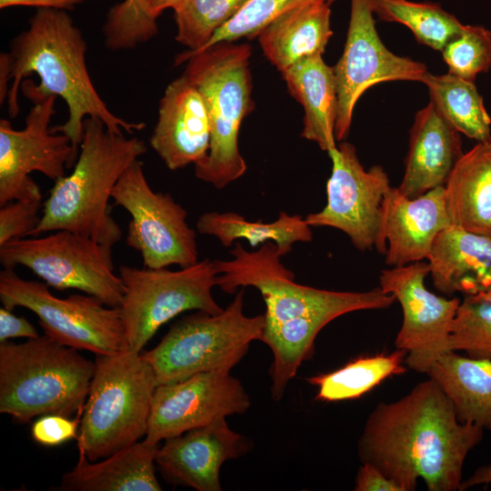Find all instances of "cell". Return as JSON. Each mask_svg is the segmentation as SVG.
<instances>
[{
  "mask_svg": "<svg viewBox=\"0 0 491 491\" xmlns=\"http://www.w3.org/2000/svg\"><path fill=\"white\" fill-rule=\"evenodd\" d=\"M483 436L481 427L458 420L448 396L428 377L401 398L376 406L357 451L362 463L402 491L415 490L419 479L429 491H459L466 459Z\"/></svg>",
  "mask_w": 491,
  "mask_h": 491,
  "instance_id": "cell-1",
  "label": "cell"
},
{
  "mask_svg": "<svg viewBox=\"0 0 491 491\" xmlns=\"http://www.w3.org/2000/svg\"><path fill=\"white\" fill-rule=\"evenodd\" d=\"M86 42L82 31L65 10L38 8L27 29L10 42L8 53L11 85L7 96L11 118L20 113L18 94L33 100L49 95L63 98L68 108L66 121L52 126L71 141L78 155L86 117L104 122L114 132L129 134L145 127L115 115L95 89L86 66Z\"/></svg>",
  "mask_w": 491,
  "mask_h": 491,
  "instance_id": "cell-2",
  "label": "cell"
},
{
  "mask_svg": "<svg viewBox=\"0 0 491 491\" xmlns=\"http://www.w3.org/2000/svg\"><path fill=\"white\" fill-rule=\"evenodd\" d=\"M146 150L143 140L86 117L74 169L55 181L30 236L67 230L113 247L122 239V230L111 215L109 199L125 169Z\"/></svg>",
  "mask_w": 491,
  "mask_h": 491,
  "instance_id": "cell-3",
  "label": "cell"
},
{
  "mask_svg": "<svg viewBox=\"0 0 491 491\" xmlns=\"http://www.w3.org/2000/svg\"><path fill=\"white\" fill-rule=\"evenodd\" d=\"M95 362L48 336L0 343V412L20 423L84 408Z\"/></svg>",
  "mask_w": 491,
  "mask_h": 491,
  "instance_id": "cell-4",
  "label": "cell"
},
{
  "mask_svg": "<svg viewBox=\"0 0 491 491\" xmlns=\"http://www.w3.org/2000/svg\"><path fill=\"white\" fill-rule=\"evenodd\" d=\"M251 46L229 42L190 55L183 75L203 96L210 123L208 154L195 176L217 189L240 178L246 164L238 146L244 118L253 110Z\"/></svg>",
  "mask_w": 491,
  "mask_h": 491,
  "instance_id": "cell-5",
  "label": "cell"
},
{
  "mask_svg": "<svg viewBox=\"0 0 491 491\" xmlns=\"http://www.w3.org/2000/svg\"><path fill=\"white\" fill-rule=\"evenodd\" d=\"M233 258L214 260L216 286L232 294L237 288H256L266 304L265 328L302 319L338 316L360 310L386 309L396 300L376 287L364 292L330 291L300 285L281 262L283 255L275 243L263 244L249 252L237 242L230 251Z\"/></svg>",
  "mask_w": 491,
  "mask_h": 491,
  "instance_id": "cell-6",
  "label": "cell"
},
{
  "mask_svg": "<svg viewBox=\"0 0 491 491\" xmlns=\"http://www.w3.org/2000/svg\"><path fill=\"white\" fill-rule=\"evenodd\" d=\"M95 373L84 406L77 447L95 462L146 435L155 390L152 366L142 353L125 350L96 355Z\"/></svg>",
  "mask_w": 491,
  "mask_h": 491,
  "instance_id": "cell-7",
  "label": "cell"
},
{
  "mask_svg": "<svg viewBox=\"0 0 491 491\" xmlns=\"http://www.w3.org/2000/svg\"><path fill=\"white\" fill-rule=\"evenodd\" d=\"M244 287L222 312L197 311L175 323L159 344L142 354L158 385L175 383L202 372L230 371L262 338L265 316L243 312Z\"/></svg>",
  "mask_w": 491,
  "mask_h": 491,
  "instance_id": "cell-8",
  "label": "cell"
},
{
  "mask_svg": "<svg viewBox=\"0 0 491 491\" xmlns=\"http://www.w3.org/2000/svg\"><path fill=\"white\" fill-rule=\"evenodd\" d=\"M217 275L214 260L207 258L176 271L121 266L124 295L119 309L128 349L142 353L156 331L183 312H222L212 295Z\"/></svg>",
  "mask_w": 491,
  "mask_h": 491,
  "instance_id": "cell-9",
  "label": "cell"
},
{
  "mask_svg": "<svg viewBox=\"0 0 491 491\" xmlns=\"http://www.w3.org/2000/svg\"><path fill=\"white\" fill-rule=\"evenodd\" d=\"M0 300L13 310L22 306L35 313L45 335L61 345L95 355L128 350L119 307L105 306L87 294L54 296L45 283L21 278L14 268L0 272Z\"/></svg>",
  "mask_w": 491,
  "mask_h": 491,
  "instance_id": "cell-10",
  "label": "cell"
},
{
  "mask_svg": "<svg viewBox=\"0 0 491 491\" xmlns=\"http://www.w3.org/2000/svg\"><path fill=\"white\" fill-rule=\"evenodd\" d=\"M4 268L23 266L48 286L76 289L105 306L119 307L124 285L115 274L112 247L83 235L58 230L43 236H27L0 246Z\"/></svg>",
  "mask_w": 491,
  "mask_h": 491,
  "instance_id": "cell-11",
  "label": "cell"
},
{
  "mask_svg": "<svg viewBox=\"0 0 491 491\" xmlns=\"http://www.w3.org/2000/svg\"><path fill=\"white\" fill-rule=\"evenodd\" d=\"M111 198L131 215L126 244L140 253L145 267H185L198 261L196 235L186 222V210L169 194L151 188L139 159L120 176Z\"/></svg>",
  "mask_w": 491,
  "mask_h": 491,
  "instance_id": "cell-12",
  "label": "cell"
},
{
  "mask_svg": "<svg viewBox=\"0 0 491 491\" xmlns=\"http://www.w3.org/2000/svg\"><path fill=\"white\" fill-rule=\"evenodd\" d=\"M56 96L33 100L23 129L0 120V206L15 200H39L43 195L30 176L39 172L53 181L65 175L77 155L70 139L52 133L50 123L55 114Z\"/></svg>",
  "mask_w": 491,
  "mask_h": 491,
  "instance_id": "cell-13",
  "label": "cell"
},
{
  "mask_svg": "<svg viewBox=\"0 0 491 491\" xmlns=\"http://www.w3.org/2000/svg\"><path fill=\"white\" fill-rule=\"evenodd\" d=\"M376 0H351L345 48L334 66L338 93L336 140L342 142L350 130L355 106L371 86L387 81L422 82L428 73L425 64L392 53L376 29Z\"/></svg>",
  "mask_w": 491,
  "mask_h": 491,
  "instance_id": "cell-14",
  "label": "cell"
},
{
  "mask_svg": "<svg viewBox=\"0 0 491 491\" xmlns=\"http://www.w3.org/2000/svg\"><path fill=\"white\" fill-rule=\"evenodd\" d=\"M429 275L420 261L384 269L379 276L383 291L395 296L402 307L403 322L395 339L406 352V366L426 374L431 365L450 350V336L460 300L439 296L425 285Z\"/></svg>",
  "mask_w": 491,
  "mask_h": 491,
  "instance_id": "cell-15",
  "label": "cell"
},
{
  "mask_svg": "<svg viewBox=\"0 0 491 491\" xmlns=\"http://www.w3.org/2000/svg\"><path fill=\"white\" fill-rule=\"evenodd\" d=\"M328 155L332 172L326 184V205L305 219L311 227L339 229L361 251L373 249L381 204L391 187L388 175L378 165L366 170L348 142H341Z\"/></svg>",
  "mask_w": 491,
  "mask_h": 491,
  "instance_id": "cell-16",
  "label": "cell"
},
{
  "mask_svg": "<svg viewBox=\"0 0 491 491\" xmlns=\"http://www.w3.org/2000/svg\"><path fill=\"white\" fill-rule=\"evenodd\" d=\"M249 396L230 371L195 374L155 390L145 439L160 441L180 436L228 416L245 413Z\"/></svg>",
  "mask_w": 491,
  "mask_h": 491,
  "instance_id": "cell-17",
  "label": "cell"
},
{
  "mask_svg": "<svg viewBox=\"0 0 491 491\" xmlns=\"http://www.w3.org/2000/svg\"><path fill=\"white\" fill-rule=\"evenodd\" d=\"M450 225L444 185L415 197L391 186L381 204L375 248L390 266L420 262Z\"/></svg>",
  "mask_w": 491,
  "mask_h": 491,
  "instance_id": "cell-18",
  "label": "cell"
},
{
  "mask_svg": "<svg viewBox=\"0 0 491 491\" xmlns=\"http://www.w3.org/2000/svg\"><path fill=\"white\" fill-rule=\"evenodd\" d=\"M249 449L246 437L233 431L225 418L165 440L155 464L169 482L197 491H220L219 473L225 461Z\"/></svg>",
  "mask_w": 491,
  "mask_h": 491,
  "instance_id": "cell-19",
  "label": "cell"
},
{
  "mask_svg": "<svg viewBox=\"0 0 491 491\" xmlns=\"http://www.w3.org/2000/svg\"><path fill=\"white\" fill-rule=\"evenodd\" d=\"M210 123L198 89L184 75L172 81L159 102L150 145L170 170L203 161L209 150Z\"/></svg>",
  "mask_w": 491,
  "mask_h": 491,
  "instance_id": "cell-20",
  "label": "cell"
},
{
  "mask_svg": "<svg viewBox=\"0 0 491 491\" xmlns=\"http://www.w3.org/2000/svg\"><path fill=\"white\" fill-rule=\"evenodd\" d=\"M462 155L460 133L429 101L415 115L398 190L415 197L445 185Z\"/></svg>",
  "mask_w": 491,
  "mask_h": 491,
  "instance_id": "cell-21",
  "label": "cell"
},
{
  "mask_svg": "<svg viewBox=\"0 0 491 491\" xmlns=\"http://www.w3.org/2000/svg\"><path fill=\"white\" fill-rule=\"evenodd\" d=\"M435 287L465 296L491 289V236L450 225L436 237L427 257Z\"/></svg>",
  "mask_w": 491,
  "mask_h": 491,
  "instance_id": "cell-22",
  "label": "cell"
},
{
  "mask_svg": "<svg viewBox=\"0 0 491 491\" xmlns=\"http://www.w3.org/2000/svg\"><path fill=\"white\" fill-rule=\"evenodd\" d=\"M158 445L145 439L105 458L89 462L79 453L75 467L63 475L62 491H160L155 476Z\"/></svg>",
  "mask_w": 491,
  "mask_h": 491,
  "instance_id": "cell-23",
  "label": "cell"
},
{
  "mask_svg": "<svg viewBox=\"0 0 491 491\" xmlns=\"http://www.w3.org/2000/svg\"><path fill=\"white\" fill-rule=\"evenodd\" d=\"M289 93L304 109L301 136L326 152L336 146L338 93L334 67L322 55L302 59L281 72Z\"/></svg>",
  "mask_w": 491,
  "mask_h": 491,
  "instance_id": "cell-24",
  "label": "cell"
},
{
  "mask_svg": "<svg viewBox=\"0 0 491 491\" xmlns=\"http://www.w3.org/2000/svg\"><path fill=\"white\" fill-rule=\"evenodd\" d=\"M327 2L292 9L268 24L258 42L268 61L283 72L298 61L323 55L333 35Z\"/></svg>",
  "mask_w": 491,
  "mask_h": 491,
  "instance_id": "cell-25",
  "label": "cell"
},
{
  "mask_svg": "<svg viewBox=\"0 0 491 491\" xmlns=\"http://www.w3.org/2000/svg\"><path fill=\"white\" fill-rule=\"evenodd\" d=\"M444 186L451 225L491 236V140L463 153Z\"/></svg>",
  "mask_w": 491,
  "mask_h": 491,
  "instance_id": "cell-26",
  "label": "cell"
},
{
  "mask_svg": "<svg viewBox=\"0 0 491 491\" xmlns=\"http://www.w3.org/2000/svg\"><path fill=\"white\" fill-rule=\"evenodd\" d=\"M426 374L448 396L460 422L491 432V359L449 351Z\"/></svg>",
  "mask_w": 491,
  "mask_h": 491,
  "instance_id": "cell-27",
  "label": "cell"
},
{
  "mask_svg": "<svg viewBox=\"0 0 491 491\" xmlns=\"http://www.w3.org/2000/svg\"><path fill=\"white\" fill-rule=\"evenodd\" d=\"M196 228L200 234L215 236L225 247L237 239L247 240L253 247L271 241L283 256L291 252L294 243L310 242L313 237L305 218L283 211L270 223L251 222L233 212H207L199 216Z\"/></svg>",
  "mask_w": 491,
  "mask_h": 491,
  "instance_id": "cell-28",
  "label": "cell"
},
{
  "mask_svg": "<svg viewBox=\"0 0 491 491\" xmlns=\"http://www.w3.org/2000/svg\"><path fill=\"white\" fill-rule=\"evenodd\" d=\"M406 356V352L397 348L390 354L361 356L338 369L308 377L306 381L317 387L316 400L357 399L386 378L404 374Z\"/></svg>",
  "mask_w": 491,
  "mask_h": 491,
  "instance_id": "cell-29",
  "label": "cell"
},
{
  "mask_svg": "<svg viewBox=\"0 0 491 491\" xmlns=\"http://www.w3.org/2000/svg\"><path fill=\"white\" fill-rule=\"evenodd\" d=\"M421 83L427 87L430 101L456 130L476 142L491 140V117L474 81L428 72Z\"/></svg>",
  "mask_w": 491,
  "mask_h": 491,
  "instance_id": "cell-30",
  "label": "cell"
},
{
  "mask_svg": "<svg viewBox=\"0 0 491 491\" xmlns=\"http://www.w3.org/2000/svg\"><path fill=\"white\" fill-rule=\"evenodd\" d=\"M374 12L383 21L406 25L419 43L438 51H442L464 27L454 15L435 3L376 0Z\"/></svg>",
  "mask_w": 491,
  "mask_h": 491,
  "instance_id": "cell-31",
  "label": "cell"
},
{
  "mask_svg": "<svg viewBox=\"0 0 491 491\" xmlns=\"http://www.w3.org/2000/svg\"><path fill=\"white\" fill-rule=\"evenodd\" d=\"M180 0H123L112 5L102 27L105 48L123 51L135 48L158 33L157 19Z\"/></svg>",
  "mask_w": 491,
  "mask_h": 491,
  "instance_id": "cell-32",
  "label": "cell"
},
{
  "mask_svg": "<svg viewBox=\"0 0 491 491\" xmlns=\"http://www.w3.org/2000/svg\"><path fill=\"white\" fill-rule=\"evenodd\" d=\"M247 0H180L173 8L175 39L187 52L202 48L241 10Z\"/></svg>",
  "mask_w": 491,
  "mask_h": 491,
  "instance_id": "cell-33",
  "label": "cell"
},
{
  "mask_svg": "<svg viewBox=\"0 0 491 491\" xmlns=\"http://www.w3.org/2000/svg\"><path fill=\"white\" fill-rule=\"evenodd\" d=\"M450 350L491 359V289L466 296L454 319Z\"/></svg>",
  "mask_w": 491,
  "mask_h": 491,
  "instance_id": "cell-34",
  "label": "cell"
},
{
  "mask_svg": "<svg viewBox=\"0 0 491 491\" xmlns=\"http://www.w3.org/2000/svg\"><path fill=\"white\" fill-rule=\"evenodd\" d=\"M320 2L328 4V0H247L235 17L216 31L202 48L192 53L185 51L178 54L175 65H182L190 55L219 43L257 37L268 24L281 15L296 7Z\"/></svg>",
  "mask_w": 491,
  "mask_h": 491,
  "instance_id": "cell-35",
  "label": "cell"
},
{
  "mask_svg": "<svg viewBox=\"0 0 491 491\" xmlns=\"http://www.w3.org/2000/svg\"><path fill=\"white\" fill-rule=\"evenodd\" d=\"M441 52L449 74L475 81L491 68V32L482 25H464Z\"/></svg>",
  "mask_w": 491,
  "mask_h": 491,
  "instance_id": "cell-36",
  "label": "cell"
},
{
  "mask_svg": "<svg viewBox=\"0 0 491 491\" xmlns=\"http://www.w3.org/2000/svg\"><path fill=\"white\" fill-rule=\"evenodd\" d=\"M42 199L15 200L0 206V246L30 236L38 225Z\"/></svg>",
  "mask_w": 491,
  "mask_h": 491,
  "instance_id": "cell-37",
  "label": "cell"
},
{
  "mask_svg": "<svg viewBox=\"0 0 491 491\" xmlns=\"http://www.w3.org/2000/svg\"><path fill=\"white\" fill-rule=\"evenodd\" d=\"M84 408L74 418L63 415L39 416L32 426L33 439L43 446H55L77 439Z\"/></svg>",
  "mask_w": 491,
  "mask_h": 491,
  "instance_id": "cell-38",
  "label": "cell"
},
{
  "mask_svg": "<svg viewBox=\"0 0 491 491\" xmlns=\"http://www.w3.org/2000/svg\"><path fill=\"white\" fill-rule=\"evenodd\" d=\"M354 489L356 491H402L379 469L366 463H362L357 471Z\"/></svg>",
  "mask_w": 491,
  "mask_h": 491,
  "instance_id": "cell-39",
  "label": "cell"
},
{
  "mask_svg": "<svg viewBox=\"0 0 491 491\" xmlns=\"http://www.w3.org/2000/svg\"><path fill=\"white\" fill-rule=\"evenodd\" d=\"M39 335L25 317L17 316L4 306L0 308V343L15 337L35 338Z\"/></svg>",
  "mask_w": 491,
  "mask_h": 491,
  "instance_id": "cell-40",
  "label": "cell"
},
{
  "mask_svg": "<svg viewBox=\"0 0 491 491\" xmlns=\"http://www.w3.org/2000/svg\"><path fill=\"white\" fill-rule=\"evenodd\" d=\"M93 0H0V8L13 6H32L36 8H52L73 10L76 5Z\"/></svg>",
  "mask_w": 491,
  "mask_h": 491,
  "instance_id": "cell-41",
  "label": "cell"
},
{
  "mask_svg": "<svg viewBox=\"0 0 491 491\" xmlns=\"http://www.w3.org/2000/svg\"><path fill=\"white\" fill-rule=\"evenodd\" d=\"M491 484V466L485 465L477 467L466 479H463L459 491L466 490L479 485Z\"/></svg>",
  "mask_w": 491,
  "mask_h": 491,
  "instance_id": "cell-42",
  "label": "cell"
},
{
  "mask_svg": "<svg viewBox=\"0 0 491 491\" xmlns=\"http://www.w3.org/2000/svg\"><path fill=\"white\" fill-rule=\"evenodd\" d=\"M11 81V65L8 53L0 55V104L5 101L9 92Z\"/></svg>",
  "mask_w": 491,
  "mask_h": 491,
  "instance_id": "cell-43",
  "label": "cell"
},
{
  "mask_svg": "<svg viewBox=\"0 0 491 491\" xmlns=\"http://www.w3.org/2000/svg\"><path fill=\"white\" fill-rule=\"evenodd\" d=\"M335 0H328V5H330Z\"/></svg>",
  "mask_w": 491,
  "mask_h": 491,
  "instance_id": "cell-44",
  "label": "cell"
}]
</instances>
